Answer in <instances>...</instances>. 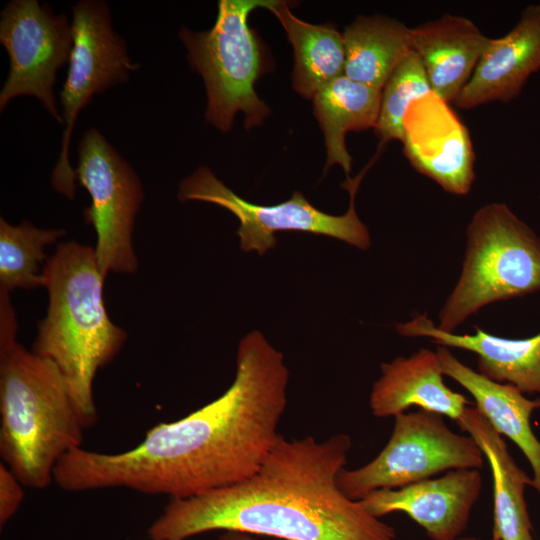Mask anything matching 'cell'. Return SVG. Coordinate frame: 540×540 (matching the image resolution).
<instances>
[{
  "instance_id": "cell-1",
  "label": "cell",
  "mask_w": 540,
  "mask_h": 540,
  "mask_svg": "<svg viewBox=\"0 0 540 540\" xmlns=\"http://www.w3.org/2000/svg\"><path fill=\"white\" fill-rule=\"evenodd\" d=\"M288 376L282 353L253 331L239 343L234 381L221 396L155 425L127 451L73 449L59 460L53 480L67 492L125 488L170 499L243 482L280 436Z\"/></svg>"
},
{
  "instance_id": "cell-2",
  "label": "cell",
  "mask_w": 540,
  "mask_h": 540,
  "mask_svg": "<svg viewBox=\"0 0 540 540\" xmlns=\"http://www.w3.org/2000/svg\"><path fill=\"white\" fill-rule=\"evenodd\" d=\"M352 441L278 437L250 478L170 499L147 530L151 540H185L216 530L282 540H396L395 529L339 489Z\"/></svg>"
},
{
  "instance_id": "cell-3",
  "label": "cell",
  "mask_w": 540,
  "mask_h": 540,
  "mask_svg": "<svg viewBox=\"0 0 540 540\" xmlns=\"http://www.w3.org/2000/svg\"><path fill=\"white\" fill-rule=\"evenodd\" d=\"M42 270L49 305L32 351L59 369L88 428L98 417L93 394L96 373L118 354L127 334L106 312L105 279L94 248L76 241L60 243Z\"/></svg>"
},
{
  "instance_id": "cell-4",
  "label": "cell",
  "mask_w": 540,
  "mask_h": 540,
  "mask_svg": "<svg viewBox=\"0 0 540 540\" xmlns=\"http://www.w3.org/2000/svg\"><path fill=\"white\" fill-rule=\"evenodd\" d=\"M84 426L56 365L14 342L0 348V455L23 486L44 489Z\"/></svg>"
},
{
  "instance_id": "cell-5",
  "label": "cell",
  "mask_w": 540,
  "mask_h": 540,
  "mask_svg": "<svg viewBox=\"0 0 540 540\" xmlns=\"http://www.w3.org/2000/svg\"><path fill=\"white\" fill-rule=\"evenodd\" d=\"M538 290L540 238L506 204L483 205L467 227L461 273L437 327L454 333L484 306Z\"/></svg>"
},
{
  "instance_id": "cell-6",
  "label": "cell",
  "mask_w": 540,
  "mask_h": 540,
  "mask_svg": "<svg viewBox=\"0 0 540 540\" xmlns=\"http://www.w3.org/2000/svg\"><path fill=\"white\" fill-rule=\"evenodd\" d=\"M272 2L220 0L211 29L193 32L183 27L179 31L188 62L204 81L205 120L222 133L230 131L237 112L243 113L246 129L261 125L270 114L254 89L266 61L248 16L256 8L267 9Z\"/></svg>"
},
{
  "instance_id": "cell-7",
  "label": "cell",
  "mask_w": 540,
  "mask_h": 540,
  "mask_svg": "<svg viewBox=\"0 0 540 540\" xmlns=\"http://www.w3.org/2000/svg\"><path fill=\"white\" fill-rule=\"evenodd\" d=\"M485 457L475 442L425 410L394 417L391 436L377 456L356 469H342L339 489L356 501L376 490L397 489L454 469H478Z\"/></svg>"
},
{
  "instance_id": "cell-8",
  "label": "cell",
  "mask_w": 540,
  "mask_h": 540,
  "mask_svg": "<svg viewBox=\"0 0 540 540\" xmlns=\"http://www.w3.org/2000/svg\"><path fill=\"white\" fill-rule=\"evenodd\" d=\"M376 159L353 179L347 178L342 187L350 194L348 211L341 216L327 214L314 207L299 191H294L289 200L275 205L251 203L225 186L209 168L199 167L181 181L178 198L181 201L198 200L219 205L239 220L237 235L240 247L245 252L257 251L264 255L276 247L275 232L302 231L329 236L361 250H367L371 238L367 227L355 211V195L359 184Z\"/></svg>"
},
{
  "instance_id": "cell-9",
  "label": "cell",
  "mask_w": 540,
  "mask_h": 540,
  "mask_svg": "<svg viewBox=\"0 0 540 540\" xmlns=\"http://www.w3.org/2000/svg\"><path fill=\"white\" fill-rule=\"evenodd\" d=\"M73 48L66 80L60 92L65 129L61 151L51 173L54 190L68 199L76 192V173L69 161L72 132L79 113L92 97L129 79L138 68L127 53L124 38L112 26L108 4L81 0L72 7Z\"/></svg>"
},
{
  "instance_id": "cell-10",
  "label": "cell",
  "mask_w": 540,
  "mask_h": 540,
  "mask_svg": "<svg viewBox=\"0 0 540 540\" xmlns=\"http://www.w3.org/2000/svg\"><path fill=\"white\" fill-rule=\"evenodd\" d=\"M75 173L91 197L84 215L97 234L94 250L104 279L110 272L134 273V223L144 197L139 176L95 128L79 141Z\"/></svg>"
},
{
  "instance_id": "cell-11",
  "label": "cell",
  "mask_w": 540,
  "mask_h": 540,
  "mask_svg": "<svg viewBox=\"0 0 540 540\" xmlns=\"http://www.w3.org/2000/svg\"><path fill=\"white\" fill-rule=\"evenodd\" d=\"M0 43L10 62L0 91V110L18 96H33L63 124L54 85L57 71L70 61L71 22L38 0H13L0 15Z\"/></svg>"
},
{
  "instance_id": "cell-12",
  "label": "cell",
  "mask_w": 540,
  "mask_h": 540,
  "mask_svg": "<svg viewBox=\"0 0 540 540\" xmlns=\"http://www.w3.org/2000/svg\"><path fill=\"white\" fill-rule=\"evenodd\" d=\"M401 142L417 172L448 193H469L475 179L473 145L467 127L448 102L433 92L413 102Z\"/></svg>"
},
{
  "instance_id": "cell-13",
  "label": "cell",
  "mask_w": 540,
  "mask_h": 540,
  "mask_svg": "<svg viewBox=\"0 0 540 540\" xmlns=\"http://www.w3.org/2000/svg\"><path fill=\"white\" fill-rule=\"evenodd\" d=\"M482 484L480 470L454 469L401 488L376 490L360 503L377 518L408 515L431 540H456L468 527Z\"/></svg>"
},
{
  "instance_id": "cell-14",
  "label": "cell",
  "mask_w": 540,
  "mask_h": 540,
  "mask_svg": "<svg viewBox=\"0 0 540 540\" xmlns=\"http://www.w3.org/2000/svg\"><path fill=\"white\" fill-rule=\"evenodd\" d=\"M540 70V4L527 6L504 36L492 38L470 80L453 102L472 109L517 97L531 74Z\"/></svg>"
},
{
  "instance_id": "cell-15",
  "label": "cell",
  "mask_w": 540,
  "mask_h": 540,
  "mask_svg": "<svg viewBox=\"0 0 540 540\" xmlns=\"http://www.w3.org/2000/svg\"><path fill=\"white\" fill-rule=\"evenodd\" d=\"M436 351L420 349L409 357L381 364L369 405L375 417H395L416 406L458 421L468 405L466 397L449 388Z\"/></svg>"
},
{
  "instance_id": "cell-16",
  "label": "cell",
  "mask_w": 540,
  "mask_h": 540,
  "mask_svg": "<svg viewBox=\"0 0 540 540\" xmlns=\"http://www.w3.org/2000/svg\"><path fill=\"white\" fill-rule=\"evenodd\" d=\"M399 334L427 337L433 343L457 348L477 356V371L485 377L517 387L522 393L538 394L540 398V333L524 339L492 335L478 326L473 334L441 331L426 314L396 325Z\"/></svg>"
},
{
  "instance_id": "cell-17",
  "label": "cell",
  "mask_w": 540,
  "mask_h": 540,
  "mask_svg": "<svg viewBox=\"0 0 540 540\" xmlns=\"http://www.w3.org/2000/svg\"><path fill=\"white\" fill-rule=\"evenodd\" d=\"M487 37L470 19L444 14L410 28V47L420 58L432 92L454 102L489 47Z\"/></svg>"
},
{
  "instance_id": "cell-18",
  "label": "cell",
  "mask_w": 540,
  "mask_h": 540,
  "mask_svg": "<svg viewBox=\"0 0 540 540\" xmlns=\"http://www.w3.org/2000/svg\"><path fill=\"white\" fill-rule=\"evenodd\" d=\"M436 353L443 374L465 388L492 427L522 451L532 469L531 487L540 496V441L530 424L533 412L540 408V398L528 399L514 385L485 377L462 363L448 347L438 345Z\"/></svg>"
},
{
  "instance_id": "cell-19",
  "label": "cell",
  "mask_w": 540,
  "mask_h": 540,
  "mask_svg": "<svg viewBox=\"0 0 540 540\" xmlns=\"http://www.w3.org/2000/svg\"><path fill=\"white\" fill-rule=\"evenodd\" d=\"M471 436L490 466L493 481V537L498 540H533L532 523L525 501L529 477L515 462L501 436L476 409L467 406L457 421Z\"/></svg>"
},
{
  "instance_id": "cell-20",
  "label": "cell",
  "mask_w": 540,
  "mask_h": 540,
  "mask_svg": "<svg viewBox=\"0 0 540 540\" xmlns=\"http://www.w3.org/2000/svg\"><path fill=\"white\" fill-rule=\"evenodd\" d=\"M314 115L322 129L327 152V171L340 165L349 175L352 158L345 145L350 131L375 128L381 104V90L340 76L314 97Z\"/></svg>"
},
{
  "instance_id": "cell-21",
  "label": "cell",
  "mask_w": 540,
  "mask_h": 540,
  "mask_svg": "<svg viewBox=\"0 0 540 540\" xmlns=\"http://www.w3.org/2000/svg\"><path fill=\"white\" fill-rule=\"evenodd\" d=\"M282 24L293 47L292 86L311 99L322 88L344 75L343 33L332 25H314L297 18L288 2L273 0L267 8Z\"/></svg>"
},
{
  "instance_id": "cell-22",
  "label": "cell",
  "mask_w": 540,
  "mask_h": 540,
  "mask_svg": "<svg viewBox=\"0 0 540 540\" xmlns=\"http://www.w3.org/2000/svg\"><path fill=\"white\" fill-rule=\"evenodd\" d=\"M344 76L382 90L410 52V28L382 15L358 16L343 32Z\"/></svg>"
},
{
  "instance_id": "cell-23",
  "label": "cell",
  "mask_w": 540,
  "mask_h": 540,
  "mask_svg": "<svg viewBox=\"0 0 540 540\" xmlns=\"http://www.w3.org/2000/svg\"><path fill=\"white\" fill-rule=\"evenodd\" d=\"M65 234L63 229H43L28 221L11 225L0 219V289L9 293L16 288L43 286L41 266L44 249Z\"/></svg>"
},
{
  "instance_id": "cell-24",
  "label": "cell",
  "mask_w": 540,
  "mask_h": 540,
  "mask_svg": "<svg viewBox=\"0 0 540 540\" xmlns=\"http://www.w3.org/2000/svg\"><path fill=\"white\" fill-rule=\"evenodd\" d=\"M432 92L419 56L413 51L402 59L381 90V104L375 134L380 147L402 141L404 119L410 105Z\"/></svg>"
},
{
  "instance_id": "cell-25",
  "label": "cell",
  "mask_w": 540,
  "mask_h": 540,
  "mask_svg": "<svg viewBox=\"0 0 540 540\" xmlns=\"http://www.w3.org/2000/svg\"><path fill=\"white\" fill-rule=\"evenodd\" d=\"M23 484L4 464H0V526L3 527L18 511L23 498Z\"/></svg>"
},
{
  "instance_id": "cell-26",
  "label": "cell",
  "mask_w": 540,
  "mask_h": 540,
  "mask_svg": "<svg viewBox=\"0 0 540 540\" xmlns=\"http://www.w3.org/2000/svg\"><path fill=\"white\" fill-rule=\"evenodd\" d=\"M220 540H257L253 535L240 532H225Z\"/></svg>"
},
{
  "instance_id": "cell-27",
  "label": "cell",
  "mask_w": 540,
  "mask_h": 540,
  "mask_svg": "<svg viewBox=\"0 0 540 540\" xmlns=\"http://www.w3.org/2000/svg\"><path fill=\"white\" fill-rule=\"evenodd\" d=\"M456 540H482L480 538H476V537H465V536H462Z\"/></svg>"
},
{
  "instance_id": "cell-28",
  "label": "cell",
  "mask_w": 540,
  "mask_h": 540,
  "mask_svg": "<svg viewBox=\"0 0 540 540\" xmlns=\"http://www.w3.org/2000/svg\"><path fill=\"white\" fill-rule=\"evenodd\" d=\"M491 540H498V539H497L496 537H493V536H492V539H491Z\"/></svg>"
}]
</instances>
